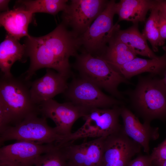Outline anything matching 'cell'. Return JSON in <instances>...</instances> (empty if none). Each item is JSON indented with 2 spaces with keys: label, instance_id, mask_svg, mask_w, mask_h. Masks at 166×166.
I'll return each instance as SVG.
<instances>
[{
  "label": "cell",
  "instance_id": "e0dca14e",
  "mask_svg": "<svg viewBox=\"0 0 166 166\" xmlns=\"http://www.w3.org/2000/svg\"><path fill=\"white\" fill-rule=\"evenodd\" d=\"M33 14L23 7L16 5L13 10L1 13L0 25L8 34L19 40L23 37L30 36L28 28Z\"/></svg>",
  "mask_w": 166,
  "mask_h": 166
},
{
  "label": "cell",
  "instance_id": "83f0119b",
  "mask_svg": "<svg viewBox=\"0 0 166 166\" xmlns=\"http://www.w3.org/2000/svg\"><path fill=\"white\" fill-rule=\"evenodd\" d=\"M156 6L159 10L166 18V2L165 1L156 0Z\"/></svg>",
  "mask_w": 166,
  "mask_h": 166
},
{
  "label": "cell",
  "instance_id": "4fadbf2b",
  "mask_svg": "<svg viewBox=\"0 0 166 166\" xmlns=\"http://www.w3.org/2000/svg\"><path fill=\"white\" fill-rule=\"evenodd\" d=\"M105 137L79 144L68 143L61 147L69 166H101Z\"/></svg>",
  "mask_w": 166,
  "mask_h": 166
},
{
  "label": "cell",
  "instance_id": "8fae6325",
  "mask_svg": "<svg viewBox=\"0 0 166 166\" xmlns=\"http://www.w3.org/2000/svg\"><path fill=\"white\" fill-rule=\"evenodd\" d=\"M38 106L39 114L46 118L52 119L56 125L54 128L57 132L62 136L71 134L75 122L83 117L89 110L70 102L60 103L53 99Z\"/></svg>",
  "mask_w": 166,
  "mask_h": 166
},
{
  "label": "cell",
  "instance_id": "d6a6232c",
  "mask_svg": "<svg viewBox=\"0 0 166 166\" xmlns=\"http://www.w3.org/2000/svg\"></svg>",
  "mask_w": 166,
  "mask_h": 166
},
{
  "label": "cell",
  "instance_id": "52a82bcc",
  "mask_svg": "<svg viewBox=\"0 0 166 166\" xmlns=\"http://www.w3.org/2000/svg\"><path fill=\"white\" fill-rule=\"evenodd\" d=\"M116 4L115 0L109 1L103 11L79 36L82 51L99 57L103 54L114 31L113 19L116 14Z\"/></svg>",
  "mask_w": 166,
  "mask_h": 166
},
{
  "label": "cell",
  "instance_id": "484cf974",
  "mask_svg": "<svg viewBox=\"0 0 166 166\" xmlns=\"http://www.w3.org/2000/svg\"><path fill=\"white\" fill-rule=\"evenodd\" d=\"M127 166H153L150 155H140L132 160Z\"/></svg>",
  "mask_w": 166,
  "mask_h": 166
},
{
  "label": "cell",
  "instance_id": "7a4b0ae2",
  "mask_svg": "<svg viewBox=\"0 0 166 166\" xmlns=\"http://www.w3.org/2000/svg\"><path fill=\"white\" fill-rule=\"evenodd\" d=\"M30 80L22 75H1L0 80V133L15 126L28 116L40 114L38 105L32 101Z\"/></svg>",
  "mask_w": 166,
  "mask_h": 166
},
{
  "label": "cell",
  "instance_id": "ac0fdd59",
  "mask_svg": "<svg viewBox=\"0 0 166 166\" xmlns=\"http://www.w3.org/2000/svg\"><path fill=\"white\" fill-rule=\"evenodd\" d=\"M27 57L25 45L7 34L0 45L1 75H12L10 69L14 63L17 61L25 62Z\"/></svg>",
  "mask_w": 166,
  "mask_h": 166
},
{
  "label": "cell",
  "instance_id": "9a60e30c",
  "mask_svg": "<svg viewBox=\"0 0 166 166\" xmlns=\"http://www.w3.org/2000/svg\"><path fill=\"white\" fill-rule=\"evenodd\" d=\"M121 116L123 121L122 128L124 132L140 144L144 152L148 154L149 142L159 137L158 128L152 127L149 123H141L136 116L124 106L121 107Z\"/></svg>",
  "mask_w": 166,
  "mask_h": 166
},
{
  "label": "cell",
  "instance_id": "f1b7e54d",
  "mask_svg": "<svg viewBox=\"0 0 166 166\" xmlns=\"http://www.w3.org/2000/svg\"><path fill=\"white\" fill-rule=\"evenodd\" d=\"M10 0H0V10L1 11L5 12L9 10V3Z\"/></svg>",
  "mask_w": 166,
  "mask_h": 166
},
{
  "label": "cell",
  "instance_id": "7402d4cb",
  "mask_svg": "<svg viewBox=\"0 0 166 166\" xmlns=\"http://www.w3.org/2000/svg\"><path fill=\"white\" fill-rule=\"evenodd\" d=\"M68 2L66 0H19L16 5L23 7L33 14L44 13L55 15L66 9Z\"/></svg>",
  "mask_w": 166,
  "mask_h": 166
},
{
  "label": "cell",
  "instance_id": "d4e9b609",
  "mask_svg": "<svg viewBox=\"0 0 166 166\" xmlns=\"http://www.w3.org/2000/svg\"><path fill=\"white\" fill-rule=\"evenodd\" d=\"M150 155L153 166L166 160V138L157 146L153 149Z\"/></svg>",
  "mask_w": 166,
  "mask_h": 166
},
{
  "label": "cell",
  "instance_id": "603a6c76",
  "mask_svg": "<svg viewBox=\"0 0 166 166\" xmlns=\"http://www.w3.org/2000/svg\"><path fill=\"white\" fill-rule=\"evenodd\" d=\"M159 11L156 6L151 10V13L148 18L142 34L150 43L153 51H158V47L163 45L164 42L160 38L158 25Z\"/></svg>",
  "mask_w": 166,
  "mask_h": 166
},
{
  "label": "cell",
  "instance_id": "cb8c5ba5",
  "mask_svg": "<svg viewBox=\"0 0 166 166\" xmlns=\"http://www.w3.org/2000/svg\"><path fill=\"white\" fill-rule=\"evenodd\" d=\"M34 166H69L61 147L55 145L52 149L40 156Z\"/></svg>",
  "mask_w": 166,
  "mask_h": 166
},
{
  "label": "cell",
  "instance_id": "5b68a950",
  "mask_svg": "<svg viewBox=\"0 0 166 166\" xmlns=\"http://www.w3.org/2000/svg\"><path fill=\"white\" fill-rule=\"evenodd\" d=\"M121 107L116 105L109 108H94L90 109L83 117L84 124L74 132L63 136L57 144L61 145L87 137H105L120 130L119 122Z\"/></svg>",
  "mask_w": 166,
  "mask_h": 166
},
{
  "label": "cell",
  "instance_id": "8992f818",
  "mask_svg": "<svg viewBox=\"0 0 166 166\" xmlns=\"http://www.w3.org/2000/svg\"><path fill=\"white\" fill-rule=\"evenodd\" d=\"M39 114H31L18 124L9 127L1 133L0 145L5 141L13 140L41 144L58 142L62 136L57 132L54 127L48 125L46 118L38 117Z\"/></svg>",
  "mask_w": 166,
  "mask_h": 166
},
{
  "label": "cell",
  "instance_id": "3957f363",
  "mask_svg": "<svg viewBox=\"0 0 166 166\" xmlns=\"http://www.w3.org/2000/svg\"><path fill=\"white\" fill-rule=\"evenodd\" d=\"M124 93L131 109L144 122L166 119V85L163 79L151 74L139 76L135 88Z\"/></svg>",
  "mask_w": 166,
  "mask_h": 166
},
{
  "label": "cell",
  "instance_id": "7c38bea8",
  "mask_svg": "<svg viewBox=\"0 0 166 166\" xmlns=\"http://www.w3.org/2000/svg\"><path fill=\"white\" fill-rule=\"evenodd\" d=\"M55 145L17 141L1 148L0 163L13 166H34L39 156L52 149Z\"/></svg>",
  "mask_w": 166,
  "mask_h": 166
},
{
  "label": "cell",
  "instance_id": "9c48e42d",
  "mask_svg": "<svg viewBox=\"0 0 166 166\" xmlns=\"http://www.w3.org/2000/svg\"><path fill=\"white\" fill-rule=\"evenodd\" d=\"M64 93L70 102L89 110L111 108L123 103L105 94L97 86L82 77L73 80Z\"/></svg>",
  "mask_w": 166,
  "mask_h": 166
},
{
  "label": "cell",
  "instance_id": "f546056e",
  "mask_svg": "<svg viewBox=\"0 0 166 166\" xmlns=\"http://www.w3.org/2000/svg\"><path fill=\"white\" fill-rule=\"evenodd\" d=\"M155 166H166V160L160 162Z\"/></svg>",
  "mask_w": 166,
  "mask_h": 166
},
{
  "label": "cell",
  "instance_id": "ba28073f",
  "mask_svg": "<svg viewBox=\"0 0 166 166\" xmlns=\"http://www.w3.org/2000/svg\"><path fill=\"white\" fill-rule=\"evenodd\" d=\"M109 1L72 0L63 11L62 22L79 36L103 11Z\"/></svg>",
  "mask_w": 166,
  "mask_h": 166
},
{
  "label": "cell",
  "instance_id": "6da1fadb",
  "mask_svg": "<svg viewBox=\"0 0 166 166\" xmlns=\"http://www.w3.org/2000/svg\"><path fill=\"white\" fill-rule=\"evenodd\" d=\"M67 28L61 22L45 35L26 37L24 44L30 64L22 75L26 80L43 68L53 69L68 78L70 75L69 58L77 55L81 45L79 36Z\"/></svg>",
  "mask_w": 166,
  "mask_h": 166
},
{
  "label": "cell",
  "instance_id": "4316f807",
  "mask_svg": "<svg viewBox=\"0 0 166 166\" xmlns=\"http://www.w3.org/2000/svg\"><path fill=\"white\" fill-rule=\"evenodd\" d=\"M158 25L160 38L164 42L165 40L166 39V18L160 11Z\"/></svg>",
  "mask_w": 166,
  "mask_h": 166
},
{
  "label": "cell",
  "instance_id": "277c9868",
  "mask_svg": "<svg viewBox=\"0 0 166 166\" xmlns=\"http://www.w3.org/2000/svg\"><path fill=\"white\" fill-rule=\"evenodd\" d=\"M76 57L75 66L82 78L104 89L118 99H124L118 90V87L121 83L130 82L106 61L83 51Z\"/></svg>",
  "mask_w": 166,
  "mask_h": 166
},
{
  "label": "cell",
  "instance_id": "ffe728a7",
  "mask_svg": "<svg viewBox=\"0 0 166 166\" xmlns=\"http://www.w3.org/2000/svg\"><path fill=\"white\" fill-rule=\"evenodd\" d=\"M156 0H121L116 4L118 22L125 20L133 24L145 21L148 11L156 5Z\"/></svg>",
  "mask_w": 166,
  "mask_h": 166
},
{
  "label": "cell",
  "instance_id": "d6986e66",
  "mask_svg": "<svg viewBox=\"0 0 166 166\" xmlns=\"http://www.w3.org/2000/svg\"><path fill=\"white\" fill-rule=\"evenodd\" d=\"M113 36L125 44L136 55L139 54L154 59L159 57L156 55L149 47L147 40L139 31L138 24H134L129 28L122 30L120 26L115 24Z\"/></svg>",
  "mask_w": 166,
  "mask_h": 166
},
{
  "label": "cell",
  "instance_id": "1f68e13d",
  "mask_svg": "<svg viewBox=\"0 0 166 166\" xmlns=\"http://www.w3.org/2000/svg\"><path fill=\"white\" fill-rule=\"evenodd\" d=\"M164 77L163 78V81L166 85V71L164 73Z\"/></svg>",
  "mask_w": 166,
  "mask_h": 166
},
{
  "label": "cell",
  "instance_id": "2e32d148",
  "mask_svg": "<svg viewBox=\"0 0 166 166\" xmlns=\"http://www.w3.org/2000/svg\"><path fill=\"white\" fill-rule=\"evenodd\" d=\"M163 48L164 54L157 58L146 59L136 57L122 65L113 67L128 80L144 72L156 76L164 75L166 71V46Z\"/></svg>",
  "mask_w": 166,
  "mask_h": 166
},
{
  "label": "cell",
  "instance_id": "4dcf8cb0",
  "mask_svg": "<svg viewBox=\"0 0 166 166\" xmlns=\"http://www.w3.org/2000/svg\"><path fill=\"white\" fill-rule=\"evenodd\" d=\"M0 166H13L11 165L8 164H7L0 163Z\"/></svg>",
  "mask_w": 166,
  "mask_h": 166
},
{
  "label": "cell",
  "instance_id": "44dd1931",
  "mask_svg": "<svg viewBox=\"0 0 166 166\" xmlns=\"http://www.w3.org/2000/svg\"><path fill=\"white\" fill-rule=\"evenodd\" d=\"M136 55L113 34L105 52L100 57L114 67L122 65L132 61L136 57Z\"/></svg>",
  "mask_w": 166,
  "mask_h": 166
},
{
  "label": "cell",
  "instance_id": "30bf717a",
  "mask_svg": "<svg viewBox=\"0 0 166 166\" xmlns=\"http://www.w3.org/2000/svg\"><path fill=\"white\" fill-rule=\"evenodd\" d=\"M141 148L126 135L122 126L119 131L105 138L101 166H127Z\"/></svg>",
  "mask_w": 166,
  "mask_h": 166
},
{
  "label": "cell",
  "instance_id": "5bb4252c",
  "mask_svg": "<svg viewBox=\"0 0 166 166\" xmlns=\"http://www.w3.org/2000/svg\"><path fill=\"white\" fill-rule=\"evenodd\" d=\"M66 77L50 69H47L42 77L30 83V92L33 102L38 105L56 95L64 93L68 87Z\"/></svg>",
  "mask_w": 166,
  "mask_h": 166
}]
</instances>
